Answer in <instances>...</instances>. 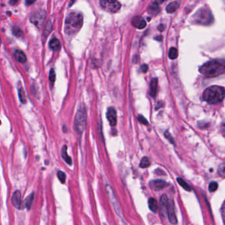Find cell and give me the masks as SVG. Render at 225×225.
<instances>
[{"label":"cell","mask_w":225,"mask_h":225,"mask_svg":"<svg viewBox=\"0 0 225 225\" xmlns=\"http://www.w3.org/2000/svg\"><path fill=\"white\" fill-rule=\"evenodd\" d=\"M67 147L66 145H64L61 149V156H62L63 159L66 161V163H67L69 165L72 164V159L70 156L67 155Z\"/></svg>","instance_id":"ac0fdd59"},{"label":"cell","mask_w":225,"mask_h":225,"mask_svg":"<svg viewBox=\"0 0 225 225\" xmlns=\"http://www.w3.org/2000/svg\"><path fill=\"white\" fill-rule=\"evenodd\" d=\"M11 203L17 209H22V201H21V191L17 190L15 191L11 198Z\"/></svg>","instance_id":"7c38bea8"},{"label":"cell","mask_w":225,"mask_h":225,"mask_svg":"<svg viewBox=\"0 0 225 225\" xmlns=\"http://www.w3.org/2000/svg\"><path fill=\"white\" fill-rule=\"evenodd\" d=\"M83 24V15L79 12L72 11L67 15L65 21L64 32L67 36H74L79 32Z\"/></svg>","instance_id":"6da1fadb"},{"label":"cell","mask_w":225,"mask_h":225,"mask_svg":"<svg viewBox=\"0 0 225 225\" xmlns=\"http://www.w3.org/2000/svg\"><path fill=\"white\" fill-rule=\"evenodd\" d=\"M19 1V0H10L9 4H10L11 5H16L17 4H18Z\"/></svg>","instance_id":"8d00e7d4"},{"label":"cell","mask_w":225,"mask_h":225,"mask_svg":"<svg viewBox=\"0 0 225 225\" xmlns=\"http://www.w3.org/2000/svg\"><path fill=\"white\" fill-rule=\"evenodd\" d=\"M150 165H151V162L147 156H145L141 159V162L139 164V166L141 168H147Z\"/></svg>","instance_id":"484cf974"},{"label":"cell","mask_w":225,"mask_h":225,"mask_svg":"<svg viewBox=\"0 0 225 225\" xmlns=\"http://www.w3.org/2000/svg\"><path fill=\"white\" fill-rule=\"evenodd\" d=\"M167 217L168 220L171 224H177V218L175 212V207L174 204L173 200L168 201V206H167Z\"/></svg>","instance_id":"9c48e42d"},{"label":"cell","mask_w":225,"mask_h":225,"mask_svg":"<svg viewBox=\"0 0 225 225\" xmlns=\"http://www.w3.org/2000/svg\"><path fill=\"white\" fill-rule=\"evenodd\" d=\"M148 205H149V209L151 210L153 213H156L158 209V204H157V201L155 200V198L151 197L149 198V201H148Z\"/></svg>","instance_id":"d6986e66"},{"label":"cell","mask_w":225,"mask_h":225,"mask_svg":"<svg viewBox=\"0 0 225 225\" xmlns=\"http://www.w3.org/2000/svg\"><path fill=\"white\" fill-rule=\"evenodd\" d=\"M178 7H179V3L177 1H174L168 5V6L166 8V12L168 13H174L176 11Z\"/></svg>","instance_id":"ffe728a7"},{"label":"cell","mask_w":225,"mask_h":225,"mask_svg":"<svg viewBox=\"0 0 225 225\" xmlns=\"http://www.w3.org/2000/svg\"><path fill=\"white\" fill-rule=\"evenodd\" d=\"M141 70H142V71L143 73H146L148 70V66H147L146 64L143 65L142 67H141Z\"/></svg>","instance_id":"d590c367"},{"label":"cell","mask_w":225,"mask_h":225,"mask_svg":"<svg viewBox=\"0 0 225 225\" xmlns=\"http://www.w3.org/2000/svg\"><path fill=\"white\" fill-rule=\"evenodd\" d=\"M34 193H31L27 198H26V200L25 201V206L27 209V210L31 209L32 202H33L34 201Z\"/></svg>","instance_id":"7402d4cb"},{"label":"cell","mask_w":225,"mask_h":225,"mask_svg":"<svg viewBox=\"0 0 225 225\" xmlns=\"http://www.w3.org/2000/svg\"><path fill=\"white\" fill-rule=\"evenodd\" d=\"M132 25L137 28L143 29L146 27L147 23L145 19L142 17H141V16H137V17H135L133 19Z\"/></svg>","instance_id":"4fadbf2b"},{"label":"cell","mask_w":225,"mask_h":225,"mask_svg":"<svg viewBox=\"0 0 225 225\" xmlns=\"http://www.w3.org/2000/svg\"><path fill=\"white\" fill-rule=\"evenodd\" d=\"M225 204H224V202H223V205H222V207H221V215H222V217H223V223L224 224V215H225Z\"/></svg>","instance_id":"e575fe53"},{"label":"cell","mask_w":225,"mask_h":225,"mask_svg":"<svg viewBox=\"0 0 225 225\" xmlns=\"http://www.w3.org/2000/svg\"><path fill=\"white\" fill-rule=\"evenodd\" d=\"M158 10H159V7L157 4V3H156V2L152 3V4L149 6V7L148 9L149 13L151 15L157 14Z\"/></svg>","instance_id":"603a6c76"},{"label":"cell","mask_w":225,"mask_h":225,"mask_svg":"<svg viewBox=\"0 0 225 225\" xmlns=\"http://www.w3.org/2000/svg\"><path fill=\"white\" fill-rule=\"evenodd\" d=\"M193 22L201 25H210L213 22L214 19L211 11L207 7H202L192 17Z\"/></svg>","instance_id":"5b68a950"},{"label":"cell","mask_w":225,"mask_h":225,"mask_svg":"<svg viewBox=\"0 0 225 225\" xmlns=\"http://www.w3.org/2000/svg\"><path fill=\"white\" fill-rule=\"evenodd\" d=\"M225 71L224 60H213L203 64L200 68V73L207 77H215L223 74Z\"/></svg>","instance_id":"7a4b0ae2"},{"label":"cell","mask_w":225,"mask_h":225,"mask_svg":"<svg viewBox=\"0 0 225 225\" xmlns=\"http://www.w3.org/2000/svg\"><path fill=\"white\" fill-rule=\"evenodd\" d=\"M224 99V89L223 87L215 85L208 87L203 93V99L211 104L221 102Z\"/></svg>","instance_id":"3957f363"},{"label":"cell","mask_w":225,"mask_h":225,"mask_svg":"<svg viewBox=\"0 0 225 225\" xmlns=\"http://www.w3.org/2000/svg\"><path fill=\"white\" fill-rule=\"evenodd\" d=\"M87 111L85 106L82 104L78 108L74 121V128L77 134L81 135L85 129L87 125Z\"/></svg>","instance_id":"277c9868"},{"label":"cell","mask_w":225,"mask_h":225,"mask_svg":"<svg viewBox=\"0 0 225 225\" xmlns=\"http://www.w3.org/2000/svg\"><path fill=\"white\" fill-rule=\"evenodd\" d=\"M178 57V50L176 48H171L169 51V58L171 60H175Z\"/></svg>","instance_id":"4316f807"},{"label":"cell","mask_w":225,"mask_h":225,"mask_svg":"<svg viewBox=\"0 0 225 225\" xmlns=\"http://www.w3.org/2000/svg\"><path fill=\"white\" fill-rule=\"evenodd\" d=\"M1 38H0V46H1Z\"/></svg>","instance_id":"f35d334b"},{"label":"cell","mask_w":225,"mask_h":225,"mask_svg":"<svg viewBox=\"0 0 225 225\" xmlns=\"http://www.w3.org/2000/svg\"><path fill=\"white\" fill-rule=\"evenodd\" d=\"M218 188V184L216 182H212L209 185V191L211 193H213V192H215L217 190Z\"/></svg>","instance_id":"f546056e"},{"label":"cell","mask_w":225,"mask_h":225,"mask_svg":"<svg viewBox=\"0 0 225 225\" xmlns=\"http://www.w3.org/2000/svg\"><path fill=\"white\" fill-rule=\"evenodd\" d=\"M106 191L108 197L110 200V203H112L117 215L119 217V218L121 219V221H123V219L122 218V213L121 207H120L119 202L118 200H117V197L116 196L114 192L112 187H111L109 184H107L106 185Z\"/></svg>","instance_id":"8992f818"},{"label":"cell","mask_w":225,"mask_h":225,"mask_svg":"<svg viewBox=\"0 0 225 225\" xmlns=\"http://www.w3.org/2000/svg\"><path fill=\"white\" fill-rule=\"evenodd\" d=\"M14 56L15 59L20 63L23 64L27 61V56H26L25 54L20 50H17L15 51Z\"/></svg>","instance_id":"9a60e30c"},{"label":"cell","mask_w":225,"mask_h":225,"mask_svg":"<svg viewBox=\"0 0 225 225\" xmlns=\"http://www.w3.org/2000/svg\"><path fill=\"white\" fill-rule=\"evenodd\" d=\"M57 176L61 183L65 184V182H66V175L64 172L58 171L57 173Z\"/></svg>","instance_id":"f1b7e54d"},{"label":"cell","mask_w":225,"mask_h":225,"mask_svg":"<svg viewBox=\"0 0 225 225\" xmlns=\"http://www.w3.org/2000/svg\"><path fill=\"white\" fill-rule=\"evenodd\" d=\"M46 15V12L44 11H37L31 16L30 20L32 23H33L36 27L40 28L45 21Z\"/></svg>","instance_id":"ba28073f"},{"label":"cell","mask_w":225,"mask_h":225,"mask_svg":"<svg viewBox=\"0 0 225 225\" xmlns=\"http://www.w3.org/2000/svg\"><path fill=\"white\" fill-rule=\"evenodd\" d=\"M177 181L178 182V184H180V186L183 188L185 190H186L188 191H191V188L190 186V185L188 184L186 182H185V180H183V179L181 178H178Z\"/></svg>","instance_id":"d4e9b609"},{"label":"cell","mask_w":225,"mask_h":225,"mask_svg":"<svg viewBox=\"0 0 225 225\" xmlns=\"http://www.w3.org/2000/svg\"><path fill=\"white\" fill-rule=\"evenodd\" d=\"M55 78H56V75H55V72L54 70L52 68L50 71V73H49V79H50L51 83H54L55 81Z\"/></svg>","instance_id":"1f68e13d"},{"label":"cell","mask_w":225,"mask_h":225,"mask_svg":"<svg viewBox=\"0 0 225 225\" xmlns=\"http://www.w3.org/2000/svg\"><path fill=\"white\" fill-rule=\"evenodd\" d=\"M52 27H53V23H52V22H51L50 21H48L44 28L43 36H42V37H43L44 40H46L48 36L50 34V33L52 30Z\"/></svg>","instance_id":"44dd1931"},{"label":"cell","mask_w":225,"mask_h":225,"mask_svg":"<svg viewBox=\"0 0 225 225\" xmlns=\"http://www.w3.org/2000/svg\"><path fill=\"white\" fill-rule=\"evenodd\" d=\"M150 185H151V188L152 189H154L155 190L159 191L164 189L166 186L167 184H166V182L164 180H156L150 182Z\"/></svg>","instance_id":"5bb4252c"},{"label":"cell","mask_w":225,"mask_h":225,"mask_svg":"<svg viewBox=\"0 0 225 225\" xmlns=\"http://www.w3.org/2000/svg\"><path fill=\"white\" fill-rule=\"evenodd\" d=\"M168 200L166 195H162L161 200H160V213L162 217H165L167 216V206H168Z\"/></svg>","instance_id":"8fae6325"},{"label":"cell","mask_w":225,"mask_h":225,"mask_svg":"<svg viewBox=\"0 0 225 225\" xmlns=\"http://www.w3.org/2000/svg\"><path fill=\"white\" fill-rule=\"evenodd\" d=\"M18 94L21 102L22 104H26V102H27V99H26L25 93L24 91V89H22V87L19 88L18 89Z\"/></svg>","instance_id":"cb8c5ba5"},{"label":"cell","mask_w":225,"mask_h":225,"mask_svg":"<svg viewBox=\"0 0 225 225\" xmlns=\"http://www.w3.org/2000/svg\"><path fill=\"white\" fill-rule=\"evenodd\" d=\"M49 46H50V48H51V50L55 52H57L60 50L61 43L59 41V40H58V39L55 38H54L52 39V40L50 41V42H49Z\"/></svg>","instance_id":"e0dca14e"},{"label":"cell","mask_w":225,"mask_h":225,"mask_svg":"<svg viewBox=\"0 0 225 225\" xmlns=\"http://www.w3.org/2000/svg\"><path fill=\"white\" fill-rule=\"evenodd\" d=\"M100 6L107 12L116 13L120 10L121 4L118 0H101Z\"/></svg>","instance_id":"52a82bcc"},{"label":"cell","mask_w":225,"mask_h":225,"mask_svg":"<svg viewBox=\"0 0 225 225\" xmlns=\"http://www.w3.org/2000/svg\"><path fill=\"white\" fill-rule=\"evenodd\" d=\"M0 124H1V121H0Z\"/></svg>","instance_id":"ab89813d"},{"label":"cell","mask_w":225,"mask_h":225,"mask_svg":"<svg viewBox=\"0 0 225 225\" xmlns=\"http://www.w3.org/2000/svg\"><path fill=\"white\" fill-rule=\"evenodd\" d=\"M26 1V4H27V5H31L32 4H34V3L36 1V0H25Z\"/></svg>","instance_id":"74e56055"},{"label":"cell","mask_w":225,"mask_h":225,"mask_svg":"<svg viewBox=\"0 0 225 225\" xmlns=\"http://www.w3.org/2000/svg\"><path fill=\"white\" fill-rule=\"evenodd\" d=\"M106 118L108 120L111 126H115L117 123V112L114 107L108 108L106 112Z\"/></svg>","instance_id":"30bf717a"},{"label":"cell","mask_w":225,"mask_h":225,"mask_svg":"<svg viewBox=\"0 0 225 225\" xmlns=\"http://www.w3.org/2000/svg\"><path fill=\"white\" fill-rule=\"evenodd\" d=\"M158 86V79L154 78L151 81V85H150V95L152 98H155L156 94V90H157Z\"/></svg>","instance_id":"2e32d148"},{"label":"cell","mask_w":225,"mask_h":225,"mask_svg":"<svg viewBox=\"0 0 225 225\" xmlns=\"http://www.w3.org/2000/svg\"><path fill=\"white\" fill-rule=\"evenodd\" d=\"M13 34L17 38H21L22 37V32L19 27H15L13 28Z\"/></svg>","instance_id":"4dcf8cb0"},{"label":"cell","mask_w":225,"mask_h":225,"mask_svg":"<svg viewBox=\"0 0 225 225\" xmlns=\"http://www.w3.org/2000/svg\"><path fill=\"white\" fill-rule=\"evenodd\" d=\"M164 136H165V138L167 139L171 143H173V144H174V139L173 138H172V136L171 135L170 133H169L168 131L165 132Z\"/></svg>","instance_id":"d6a6232c"},{"label":"cell","mask_w":225,"mask_h":225,"mask_svg":"<svg viewBox=\"0 0 225 225\" xmlns=\"http://www.w3.org/2000/svg\"><path fill=\"white\" fill-rule=\"evenodd\" d=\"M218 173L220 175V176L222 178H224L225 176V164L224 163H222L220 166H218Z\"/></svg>","instance_id":"83f0119b"},{"label":"cell","mask_w":225,"mask_h":225,"mask_svg":"<svg viewBox=\"0 0 225 225\" xmlns=\"http://www.w3.org/2000/svg\"><path fill=\"white\" fill-rule=\"evenodd\" d=\"M138 121L139 122H141L142 123V124H144V125H148L149 124L147 120H146V118H145L144 116H143L141 115H139L138 117Z\"/></svg>","instance_id":"836d02e7"}]
</instances>
